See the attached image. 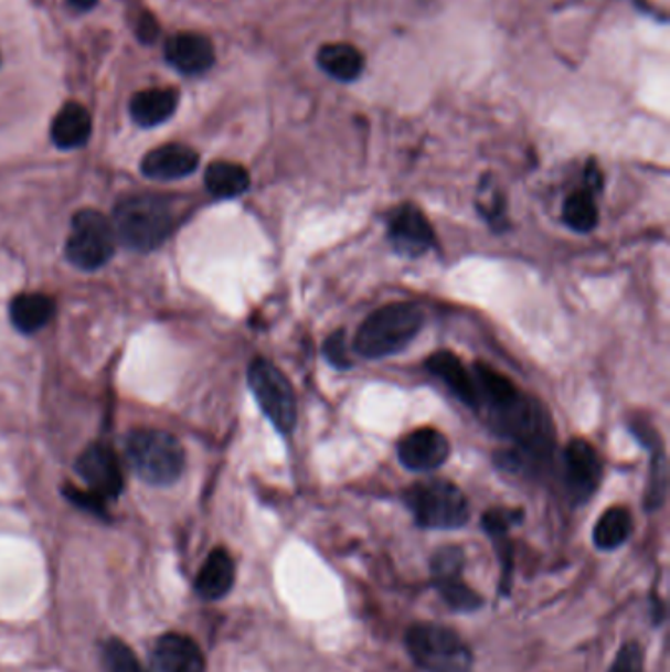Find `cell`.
<instances>
[{
  "mask_svg": "<svg viewBox=\"0 0 670 672\" xmlns=\"http://www.w3.org/2000/svg\"><path fill=\"white\" fill-rule=\"evenodd\" d=\"M390 243L397 254L419 258L435 243V233L419 206L402 205L390 216L387 226Z\"/></svg>",
  "mask_w": 670,
  "mask_h": 672,
  "instance_id": "cell-11",
  "label": "cell"
},
{
  "mask_svg": "<svg viewBox=\"0 0 670 672\" xmlns=\"http://www.w3.org/2000/svg\"><path fill=\"white\" fill-rule=\"evenodd\" d=\"M397 455L403 467L413 472H433L447 462L450 442L440 430L423 427L400 440Z\"/></svg>",
  "mask_w": 670,
  "mask_h": 672,
  "instance_id": "cell-12",
  "label": "cell"
},
{
  "mask_svg": "<svg viewBox=\"0 0 670 672\" xmlns=\"http://www.w3.org/2000/svg\"><path fill=\"white\" fill-rule=\"evenodd\" d=\"M403 500L425 530H458L470 518L465 493L447 480L417 482L403 493Z\"/></svg>",
  "mask_w": 670,
  "mask_h": 672,
  "instance_id": "cell-5",
  "label": "cell"
},
{
  "mask_svg": "<svg viewBox=\"0 0 670 672\" xmlns=\"http://www.w3.org/2000/svg\"><path fill=\"white\" fill-rule=\"evenodd\" d=\"M199 156L195 150L183 143H166L146 153L142 160V173L150 180L173 181L188 178L198 170Z\"/></svg>",
  "mask_w": 670,
  "mask_h": 672,
  "instance_id": "cell-14",
  "label": "cell"
},
{
  "mask_svg": "<svg viewBox=\"0 0 670 672\" xmlns=\"http://www.w3.org/2000/svg\"><path fill=\"white\" fill-rule=\"evenodd\" d=\"M54 313V299L42 294H22L10 303V321L24 334L42 331Z\"/></svg>",
  "mask_w": 670,
  "mask_h": 672,
  "instance_id": "cell-21",
  "label": "cell"
},
{
  "mask_svg": "<svg viewBox=\"0 0 670 672\" xmlns=\"http://www.w3.org/2000/svg\"><path fill=\"white\" fill-rule=\"evenodd\" d=\"M125 450L135 474L148 484H173L185 468L183 447L166 430H132L126 437Z\"/></svg>",
  "mask_w": 670,
  "mask_h": 672,
  "instance_id": "cell-4",
  "label": "cell"
},
{
  "mask_svg": "<svg viewBox=\"0 0 670 672\" xmlns=\"http://www.w3.org/2000/svg\"><path fill=\"white\" fill-rule=\"evenodd\" d=\"M437 590L440 591L443 600L447 601L453 610L474 611L482 606V598L470 586H466L462 580L440 586Z\"/></svg>",
  "mask_w": 670,
  "mask_h": 672,
  "instance_id": "cell-27",
  "label": "cell"
},
{
  "mask_svg": "<svg viewBox=\"0 0 670 672\" xmlns=\"http://www.w3.org/2000/svg\"><path fill=\"white\" fill-rule=\"evenodd\" d=\"M138 38L142 40L143 44H153L158 36H160V24L158 20L150 17V14H143L140 22H138Z\"/></svg>",
  "mask_w": 670,
  "mask_h": 672,
  "instance_id": "cell-32",
  "label": "cell"
},
{
  "mask_svg": "<svg viewBox=\"0 0 670 672\" xmlns=\"http://www.w3.org/2000/svg\"><path fill=\"white\" fill-rule=\"evenodd\" d=\"M405 646L415 664L425 672H472L470 647L445 626H413L405 636Z\"/></svg>",
  "mask_w": 670,
  "mask_h": 672,
  "instance_id": "cell-6",
  "label": "cell"
},
{
  "mask_svg": "<svg viewBox=\"0 0 670 672\" xmlns=\"http://www.w3.org/2000/svg\"><path fill=\"white\" fill-rule=\"evenodd\" d=\"M205 185L213 198H241L251 188V175L238 163L213 162L206 168Z\"/></svg>",
  "mask_w": 670,
  "mask_h": 672,
  "instance_id": "cell-22",
  "label": "cell"
},
{
  "mask_svg": "<svg viewBox=\"0 0 670 672\" xmlns=\"http://www.w3.org/2000/svg\"><path fill=\"white\" fill-rule=\"evenodd\" d=\"M604 465L588 440L574 439L564 448V484L572 502L584 503L598 490Z\"/></svg>",
  "mask_w": 670,
  "mask_h": 672,
  "instance_id": "cell-9",
  "label": "cell"
},
{
  "mask_svg": "<svg viewBox=\"0 0 670 672\" xmlns=\"http://www.w3.org/2000/svg\"><path fill=\"white\" fill-rule=\"evenodd\" d=\"M634 531V518L627 508L616 505L599 518L594 527V543L604 551H614L626 543Z\"/></svg>",
  "mask_w": 670,
  "mask_h": 672,
  "instance_id": "cell-23",
  "label": "cell"
},
{
  "mask_svg": "<svg viewBox=\"0 0 670 672\" xmlns=\"http://www.w3.org/2000/svg\"><path fill=\"white\" fill-rule=\"evenodd\" d=\"M563 218L576 233L594 231L598 224V205L594 201V193L588 189L572 193L571 198L564 201Z\"/></svg>",
  "mask_w": 670,
  "mask_h": 672,
  "instance_id": "cell-24",
  "label": "cell"
},
{
  "mask_svg": "<svg viewBox=\"0 0 670 672\" xmlns=\"http://www.w3.org/2000/svg\"><path fill=\"white\" fill-rule=\"evenodd\" d=\"M113 228L118 241L136 252L158 248L173 231L168 201L156 195H132L115 206Z\"/></svg>",
  "mask_w": 670,
  "mask_h": 672,
  "instance_id": "cell-3",
  "label": "cell"
},
{
  "mask_svg": "<svg viewBox=\"0 0 670 672\" xmlns=\"http://www.w3.org/2000/svg\"><path fill=\"white\" fill-rule=\"evenodd\" d=\"M93 122L87 108L79 103H67L52 122V140L62 150H75L89 140Z\"/></svg>",
  "mask_w": 670,
  "mask_h": 672,
  "instance_id": "cell-18",
  "label": "cell"
},
{
  "mask_svg": "<svg viewBox=\"0 0 670 672\" xmlns=\"http://www.w3.org/2000/svg\"><path fill=\"white\" fill-rule=\"evenodd\" d=\"M474 380L478 386V409L482 407L492 429L518 442L523 452L535 455L546 448L545 417L515 384L486 364H476Z\"/></svg>",
  "mask_w": 670,
  "mask_h": 672,
  "instance_id": "cell-1",
  "label": "cell"
},
{
  "mask_svg": "<svg viewBox=\"0 0 670 672\" xmlns=\"http://www.w3.org/2000/svg\"><path fill=\"white\" fill-rule=\"evenodd\" d=\"M425 323V314L415 303H392L382 307L360 324L354 350L362 359L394 356L412 344Z\"/></svg>",
  "mask_w": 670,
  "mask_h": 672,
  "instance_id": "cell-2",
  "label": "cell"
},
{
  "mask_svg": "<svg viewBox=\"0 0 670 672\" xmlns=\"http://www.w3.org/2000/svg\"><path fill=\"white\" fill-rule=\"evenodd\" d=\"M153 666L160 672H205L201 647L188 636L166 633L152 651Z\"/></svg>",
  "mask_w": 670,
  "mask_h": 672,
  "instance_id": "cell-13",
  "label": "cell"
},
{
  "mask_svg": "<svg viewBox=\"0 0 670 672\" xmlns=\"http://www.w3.org/2000/svg\"><path fill=\"white\" fill-rule=\"evenodd\" d=\"M248 386L259 409L281 435H289L297 425V399L286 374L266 359H256L248 367Z\"/></svg>",
  "mask_w": 670,
  "mask_h": 672,
  "instance_id": "cell-7",
  "label": "cell"
},
{
  "mask_svg": "<svg viewBox=\"0 0 670 672\" xmlns=\"http://www.w3.org/2000/svg\"><path fill=\"white\" fill-rule=\"evenodd\" d=\"M425 366H427L433 376L443 380L447 384L448 390L462 404L472 407V409H478V386H476L474 374L466 370L462 360L458 359L455 352H448V350L435 352L433 356L427 359Z\"/></svg>",
  "mask_w": 670,
  "mask_h": 672,
  "instance_id": "cell-16",
  "label": "cell"
},
{
  "mask_svg": "<svg viewBox=\"0 0 670 672\" xmlns=\"http://www.w3.org/2000/svg\"><path fill=\"white\" fill-rule=\"evenodd\" d=\"M168 62L185 75H201L215 63L213 44L201 34H176L166 44Z\"/></svg>",
  "mask_w": 670,
  "mask_h": 672,
  "instance_id": "cell-15",
  "label": "cell"
},
{
  "mask_svg": "<svg viewBox=\"0 0 670 672\" xmlns=\"http://www.w3.org/2000/svg\"><path fill=\"white\" fill-rule=\"evenodd\" d=\"M234 561L224 548H215L211 555L206 556L205 565L198 574L195 588L199 596L205 600H221L224 598L234 584Z\"/></svg>",
  "mask_w": 670,
  "mask_h": 672,
  "instance_id": "cell-19",
  "label": "cell"
},
{
  "mask_svg": "<svg viewBox=\"0 0 670 672\" xmlns=\"http://www.w3.org/2000/svg\"><path fill=\"white\" fill-rule=\"evenodd\" d=\"M317 65L332 79L340 83H352L362 75L366 62L357 45L342 42V44L321 45L317 52Z\"/></svg>",
  "mask_w": 670,
  "mask_h": 672,
  "instance_id": "cell-17",
  "label": "cell"
},
{
  "mask_svg": "<svg viewBox=\"0 0 670 672\" xmlns=\"http://www.w3.org/2000/svg\"><path fill=\"white\" fill-rule=\"evenodd\" d=\"M325 356L331 362L332 366L347 370L350 367L349 352L344 346V332H332L331 337L325 342Z\"/></svg>",
  "mask_w": 670,
  "mask_h": 672,
  "instance_id": "cell-31",
  "label": "cell"
},
{
  "mask_svg": "<svg viewBox=\"0 0 670 672\" xmlns=\"http://www.w3.org/2000/svg\"><path fill=\"white\" fill-rule=\"evenodd\" d=\"M77 10H91L99 0H70Z\"/></svg>",
  "mask_w": 670,
  "mask_h": 672,
  "instance_id": "cell-34",
  "label": "cell"
},
{
  "mask_svg": "<svg viewBox=\"0 0 670 672\" xmlns=\"http://www.w3.org/2000/svg\"><path fill=\"white\" fill-rule=\"evenodd\" d=\"M465 568V553L458 547L438 548L430 561V573H433V584L445 586V584L456 583L462 576Z\"/></svg>",
  "mask_w": 670,
  "mask_h": 672,
  "instance_id": "cell-25",
  "label": "cell"
},
{
  "mask_svg": "<svg viewBox=\"0 0 670 672\" xmlns=\"http://www.w3.org/2000/svg\"><path fill=\"white\" fill-rule=\"evenodd\" d=\"M63 495H67V500L75 503L81 510L89 511V513L97 515L100 520H107L108 515L107 508H105V500L99 498L97 493L85 492V490H79V488L67 486V488H63Z\"/></svg>",
  "mask_w": 670,
  "mask_h": 672,
  "instance_id": "cell-29",
  "label": "cell"
},
{
  "mask_svg": "<svg viewBox=\"0 0 670 672\" xmlns=\"http://www.w3.org/2000/svg\"><path fill=\"white\" fill-rule=\"evenodd\" d=\"M609 672H645L644 649L639 643H626L619 649Z\"/></svg>",
  "mask_w": 670,
  "mask_h": 672,
  "instance_id": "cell-30",
  "label": "cell"
},
{
  "mask_svg": "<svg viewBox=\"0 0 670 672\" xmlns=\"http://www.w3.org/2000/svg\"><path fill=\"white\" fill-rule=\"evenodd\" d=\"M523 520V513L518 510H492L483 515V530L488 531V535L492 537H501L508 535V531Z\"/></svg>",
  "mask_w": 670,
  "mask_h": 672,
  "instance_id": "cell-28",
  "label": "cell"
},
{
  "mask_svg": "<svg viewBox=\"0 0 670 672\" xmlns=\"http://www.w3.org/2000/svg\"><path fill=\"white\" fill-rule=\"evenodd\" d=\"M178 107V90L146 89L130 99V117L143 128L166 122Z\"/></svg>",
  "mask_w": 670,
  "mask_h": 672,
  "instance_id": "cell-20",
  "label": "cell"
},
{
  "mask_svg": "<svg viewBox=\"0 0 670 672\" xmlns=\"http://www.w3.org/2000/svg\"><path fill=\"white\" fill-rule=\"evenodd\" d=\"M117 248V234L107 216L85 209L73 216L72 233L65 243V256L79 269H99Z\"/></svg>",
  "mask_w": 670,
  "mask_h": 672,
  "instance_id": "cell-8",
  "label": "cell"
},
{
  "mask_svg": "<svg viewBox=\"0 0 670 672\" xmlns=\"http://www.w3.org/2000/svg\"><path fill=\"white\" fill-rule=\"evenodd\" d=\"M103 664L107 672H148L135 651L120 639L107 641V646L103 649Z\"/></svg>",
  "mask_w": 670,
  "mask_h": 672,
  "instance_id": "cell-26",
  "label": "cell"
},
{
  "mask_svg": "<svg viewBox=\"0 0 670 672\" xmlns=\"http://www.w3.org/2000/svg\"><path fill=\"white\" fill-rule=\"evenodd\" d=\"M77 472L89 486V492L97 493L103 500L118 498V493L125 488L123 468L118 465V458L110 448L105 445H91L81 452L77 460Z\"/></svg>",
  "mask_w": 670,
  "mask_h": 672,
  "instance_id": "cell-10",
  "label": "cell"
},
{
  "mask_svg": "<svg viewBox=\"0 0 670 672\" xmlns=\"http://www.w3.org/2000/svg\"><path fill=\"white\" fill-rule=\"evenodd\" d=\"M602 185H604V181H602L598 166L594 162L588 163V168H586V189L596 195Z\"/></svg>",
  "mask_w": 670,
  "mask_h": 672,
  "instance_id": "cell-33",
  "label": "cell"
}]
</instances>
